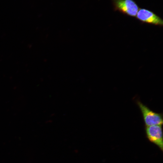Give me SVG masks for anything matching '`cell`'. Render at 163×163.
<instances>
[{
  "instance_id": "6da1fadb",
  "label": "cell",
  "mask_w": 163,
  "mask_h": 163,
  "mask_svg": "<svg viewBox=\"0 0 163 163\" xmlns=\"http://www.w3.org/2000/svg\"><path fill=\"white\" fill-rule=\"evenodd\" d=\"M137 103L142 113L145 126L162 125L163 117L161 113L153 111L139 101H137Z\"/></svg>"
},
{
  "instance_id": "7a4b0ae2",
  "label": "cell",
  "mask_w": 163,
  "mask_h": 163,
  "mask_svg": "<svg viewBox=\"0 0 163 163\" xmlns=\"http://www.w3.org/2000/svg\"><path fill=\"white\" fill-rule=\"evenodd\" d=\"M115 11L132 17H136L139 8L134 0H112Z\"/></svg>"
},
{
  "instance_id": "3957f363",
  "label": "cell",
  "mask_w": 163,
  "mask_h": 163,
  "mask_svg": "<svg viewBox=\"0 0 163 163\" xmlns=\"http://www.w3.org/2000/svg\"><path fill=\"white\" fill-rule=\"evenodd\" d=\"M146 136L148 139L163 151V141L162 125L145 126Z\"/></svg>"
},
{
  "instance_id": "277c9868",
  "label": "cell",
  "mask_w": 163,
  "mask_h": 163,
  "mask_svg": "<svg viewBox=\"0 0 163 163\" xmlns=\"http://www.w3.org/2000/svg\"><path fill=\"white\" fill-rule=\"evenodd\" d=\"M136 18L142 22L162 26L163 20L152 11L145 8H139Z\"/></svg>"
}]
</instances>
